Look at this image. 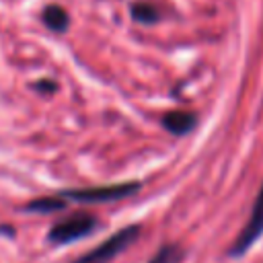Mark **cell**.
Here are the masks:
<instances>
[{
  "label": "cell",
  "instance_id": "cell-1",
  "mask_svg": "<svg viewBox=\"0 0 263 263\" xmlns=\"http://www.w3.org/2000/svg\"><path fill=\"white\" fill-rule=\"evenodd\" d=\"M138 234H140V226H138V224L125 226V228H121L119 232L111 234L105 242H101L99 247L90 249L86 255L78 257V259L72 261V263H109V261L115 259L121 251H125L129 245H134L136 238H138Z\"/></svg>",
  "mask_w": 263,
  "mask_h": 263
},
{
  "label": "cell",
  "instance_id": "cell-2",
  "mask_svg": "<svg viewBox=\"0 0 263 263\" xmlns=\"http://www.w3.org/2000/svg\"><path fill=\"white\" fill-rule=\"evenodd\" d=\"M140 189V183H121V185H103V187H88V189H68L60 195L64 199H74L82 203H107L119 201L134 195Z\"/></svg>",
  "mask_w": 263,
  "mask_h": 263
},
{
  "label": "cell",
  "instance_id": "cell-3",
  "mask_svg": "<svg viewBox=\"0 0 263 263\" xmlns=\"http://www.w3.org/2000/svg\"><path fill=\"white\" fill-rule=\"evenodd\" d=\"M97 226H99V220L92 214L80 212V214H74V216L58 222L49 230L47 238L53 245H68V242H74V240H78L82 236H88L90 232L97 230Z\"/></svg>",
  "mask_w": 263,
  "mask_h": 263
},
{
  "label": "cell",
  "instance_id": "cell-4",
  "mask_svg": "<svg viewBox=\"0 0 263 263\" xmlns=\"http://www.w3.org/2000/svg\"><path fill=\"white\" fill-rule=\"evenodd\" d=\"M263 234V185L259 189V195L253 203V210H251V216L247 220V224L242 226V230L236 234L232 247L228 249V255L230 257H240L245 255L257 240L259 236Z\"/></svg>",
  "mask_w": 263,
  "mask_h": 263
},
{
  "label": "cell",
  "instance_id": "cell-5",
  "mask_svg": "<svg viewBox=\"0 0 263 263\" xmlns=\"http://www.w3.org/2000/svg\"><path fill=\"white\" fill-rule=\"evenodd\" d=\"M197 123V115L191 111H168L162 117V125L173 134V136H185L189 134Z\"/></svg>",
  "mask_w": 263,
  "mask_h": 263
},
{
  "label": "cell",
  "instance_id": "cell-6",
  "mask_svg": "<svg viewBox=\"0 0 263 263\" xmlns=\"http://www.w3.org/2000/svg\"><path fill=\"white\" fill-rule=\"evenodd\" d=\"M41 18H43V25H45L47 29H51V31H58V33L66 31V29H68V23H70V16H68V12H66L62 6H58V4L45 6V10H43Z\"/></svg>",
  "mask_w": 263,
  "mask_h": 263
},
{
  "label": "cell",
  "instance_id": "cell-7",
  "mask_svg": "<svg viewBox=\"0 0 263 263\" xmlns=\"http://www.w3.org/2000/svg\"><path fill=\"white\" fill-rule=\"evenodd\" d=\"M129 12H132V18L136 23H142V25H152L160 18V12L156 6L148 4V2H134L129 6Z\"/></svg>",
  "mask_w": 263,
  "mask_h": 263
},
{
  "label": "cell",
  "instance_id": "cell-8",
  "mask_svg": "<svg viewBox=\"0 0 263 263\" xmlns=\"http://www.w3.org/2000/svg\"><path fill=\"white\" fill-rule=\"evenodd\" d=\"M64 208H66V201H64V197L60 195V199H55V197H41V199L29 201L25 210H27V212L49 214V212H58V210H64Z\"/></svg>",
  "mask_w": 263,
  "mask_h": 263
},
{
  "label": "cell",
  "instance_id": "cell-9",
  "mask_svg": "<svg viewBox=\"0 0 263 263\" xmlns=\"http://www.w3.org/2000/svg\"><path fill=\"white\" fill-rule=\"evenodd\" d=\"M181 259V249L177 245H164L156 251V255L148 263H179Z\"/></svg>",
  "mask_w": 263,
  "mask_h": 263
}]
</instances>
